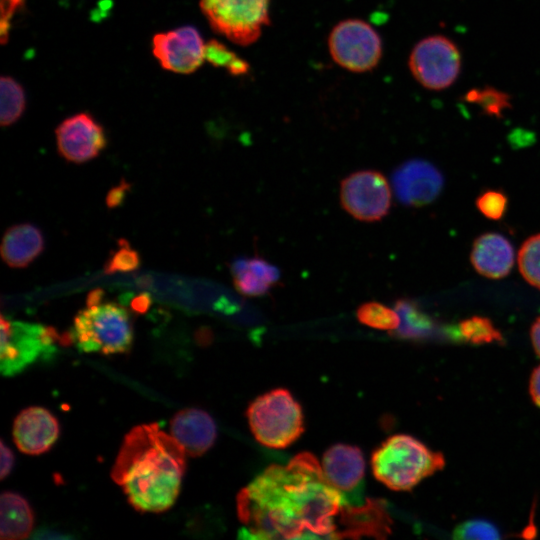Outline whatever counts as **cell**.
<instances>
[{
  "instance_id": "e575fe53",
  "label": "cell",
  "mask_w": 540,
  "mask_h": 540,
  "mask_svg": "<svg viewBox=\"0 0 540 540\" xmlns=\"http://www.w3.org/2000/svg\"><path fill=\"white\" fill-rule=\"evenodd\" d=\"M529 391L534 403L540 407V366L531 375Z\"/></svg>"
},
{
  "instance_id": "4dcf8cb0",
  "label": "cell",
  "mask_w": 540,
  "mask_h": 540,
  "mask_svg": "<svg viewBox=\"0 0 540 540\" xmlns=\"http://www.w3.org/2000/svg\"><path fill=\"white\" fill-rule=\"evenodd\" d=\"M454 536L458 539H496L498 531L491 523L483 520H471L456 528Z\"/></svg>"
},
{
  "instance_id": "74e56055",
  "label": "cell",
  "mask_w": 540,
  "mask_h": 540,
  "mask_svg": "<svg viewBox=\"0 0 540 540\" xmlns=\"http://www.w3.org/2000/svg\"><path fill=\"white\" fill-rule=\"evenodd\" d=\"M35 538L51 539V538H66V536L58 534L55 531L45 530V531H38Z\"/></svg>"
},
{
  "instance_id": "277c9868",
  "label": "cell",
  "mask_w": 540,
  "mask_h": 540,
  "mask_svg": "<svg viewBox=\"0 0 540 540\" xmlns=\"http://www.w3.org/2000/svg\"><path fill=\"white\" fill-rule=\"evenodd\" d=\"M70 339L82 352L126 353L133 342L130 315L114 302L87 304L74 318Z\"/></svg>"
},
{
  "instance_id": "2e32d148",
  "label": "cell",
  "mask_w": 540,
  "mask_h": 540,
  "mask_svg": "<svg viewBox=\"0 0 540 540\" xmlns=\"http://www.w3.org/2000/svg\"><path fill=\"white\" fill-rule=\"evenodd\" d=\"M12 435L21 452L39 455L48 451L58 439L59 424L47 409L28 407L15 418Z\"/></svg>"
},
{
  "instance_id": "83f0119b",
  "label": "cell",
  "mask_w": 540,
  "mask_h": 540,
  "mask_svg": "<svg viewBox=\"0 0 540 540\" xmlns=\"http://www.w3.org/2000/svg\"><path fill=\"white\" fill-rule=\"evenodd\" d=\"M459 330L464 340L473 344L501 341L502 336L493 323L485 317L473 316L461 322Z\"/></svg>"
},
{
  "instance_id": "ba28073f",
  "label": "cell",
  "mask_w": 540,
  "mask_h": 540,
  "mask_svg": "<svg viewBox=\"0 0 540 540\" xmlns=\"http://www.w3.org/2000/svg\"><path fill=\"white\" fill-rule=\"evenodd\" d=\"M328 49L337 65L356 73L374 69L383 52L378 32L361 19L337 23L329 34Z\"/></svg>"
},
{
  "instance_id": "5bb4252c",
  "label": "cell",
  "mask_w": 540,
  "mask_h": 540,
  "mask_svg": "<svg viewBox=\"0 0 540 540\" xmlns=\"http://www.w3.org/2000/svg\"><path fill=\"white\" fill-rule=\"evenodd\" d=\"M392 183L401 203L421 206L430 203L438 196L443 185V178L432 164L413 159L395 170Z\"/></svg>"
},
{
  "instance_id": "cb8c5ba5",
  "label": "cell",
  "mask_w": 540,
  "mask_h": 540,
  "mask_svg": "<svg viewBox=\"0 0 540 540\" xmlns=\"http://www.w3.org/2000/svg\"><path fill=\"white\" fill-rule=\"evenodd\" d=\"M464 100L479 106L484 114L497 118L512 107L511 96L492 86L472 88L464 95Z\"/></svg>"
},
{
  "instance_id": "603a6c76",
  "label": "cell",
  "mask_w": 540,
  "mask_h": 540,
  "mask_svg": "<svg viewBox=\"0 0 540 540\" xmlns=\"http://www.w3.org/2000/svg\"><path fill=\"white\" fill-rule=\"evenodd\" d=\"M0 123L10 126L16 122L25 109V93L22 86L9 76H2L0 83Z\"/></svg>"
},
{
  "instance_id": "d4e9b609",
  "label": "cell",
  "mask_w": 540,
  "mask_h": 540,
  "mask_svg": "<svg viewBox=\"0 0 540 540\" xmlns=\"http://www.w3.org/2000/svg\"><path fill=\"white\" fill-rule=\"evenodd\" d=\"M356 316L361 324L378 330L395 331L400 324L397 311L378 302L360 305Z\"/></svg>"
},
{
  "instance_id": "8992f818",
  "label": "cell",
  "mask_w": 540,
  "mask_h": 540,
  "mask_svg": "<svg viewBox=\"0 0 540 540\" xmlns=\"http://www.w3.org/2000/svg\"><path fill=\"white\" fill-rule=\"evenodd\" d=\"M211 27L230 41L247 46L270 22L269 0H200Z\"/></svg>"
},
{
  "instance_id": "d590c367",
  "label": "cell",
  "mask_w": 540,
  "mask_h": 540,
  "mask_svg": "<svg viewBox=\"0 0 540 540\" xmlns=\"http://www.w3.org/2000/svg\"><path fill=\"white\" fill-rule=\"evenodd\" d=\"M530 335L535 352L540 357V316L532 325Z\"/></svg>"
},
{
  "instance_id": "7402d4cb",
  "label": "cell",
  "mask_w": 540,
  "mask_h": 540,
  "mask_svg": "<svg viewBox=\"0 0 540 540\" xmlns=\"http://www.w3.org/2000/svg\"><path fill=\"white\" fill-rule=\"evenodd\" d=\"M395 310L399 314L400 324L395 334L401 338L418 339L428 336L432 331V322L416 305L409 300H398Z\"/></svg>"
},
{
  "instance_id": "4316f807",
  "label": "cell",
  "mask_w": 540,
  "mask_h": 540,
  "mask_svg": "<svg viewBox=\"0 0 540 540\" xmlns=\"http://www.w3.org/2000/svg\"><path fill=\"white\" fill-rule=\"evenodd\" d=\"M205 60L215 67L225 68L232 75H243L249 65L218 40H210L205 46Z\"/></svg>"
},
{
  "instance_id": "1f68e13d",
  "label": "cell",
  "mask_w": 540,
  "mask_h": 540,
  "mask_svg": "<svg viewBox=\"0 0 540 540\" xmlns=\"http://www.w3.org/2000/svg\"><path fill=\"white\" fill-rule=\"evenodd\" d=\"M23 3L24 0H1L0 38L2 44L8 41L11 19Z\"/></svg>"
},
{
  "instance_id": "f1b7e54d",
  "label": "cell",
  "mask_w": 540,
  "mask_h": 540,
  "mask_svg": "<svg viewBox=\"0 0 540 540\" xmlns=\"http://www.w3.org/2000/svg\"><path fill=\"white\" fill-rule=\"evenodd\" d=\"M118 243V249L111 254L104 266L106 274L132 271L140 265V257L137 251L132 249L124 239H120Z\"/></svg>"
},
{
  "instance_id": "f546056e",
  "label": "cell",
  "mask_w": 540,
  "mask_h": 540,
  "mask_svg": "<svg viewBox=\"0 0 540 540\" xmlns=\"http://www.w3.org/2000/svg\"><path fill=\"white\" fill-rule=\"evenodd\" d=\"M476 206L487 218L499 220L506 210L507 198L499 191H487L478 197Z\"/></svg>"
},
{
  "instance_id": "d6986e66",
  "label": "cell",
  "mask_w": 540,
  "mask_h": 540,
  "mask_svg": "<svg viewBox=\"0 0 540 540\" xmlns=\"http://www.w3.org/2000/svg\"><path fill=\"white\" fill-rule=\"evenodd\" d=\"M44 244L42 232L33 224L14 225L3 236L1 257L8 266L23 268L43 252Z\"/></svg>"
},
{
  "instance_id": "ffe728a7",
  "label": "cell",
  "mask_w": 540,
  "mask_h": 540,
  "mask_svg": "<svg viewBox=\"0 0 540 540\" xmlns=\"http://www.w3.org/2000/svg\"><path fill=\"white\" fill-rule=\"evenodd\" d=\"M231 273L235 288L249 297L266 294L280 279L279 269L258 256L235 259Z\"/></svg>"
},
{
  "instance_id": "3957f363",
  "label": "cell",
  "mask_w": 540,
  "mask_h": 540,
  "mask_svg": "<svg viewBox=\"0 0 540 540\" xmlns=\"http://www.w3.org/2000/svg\"><path fill=\"white\" fill-rule=\"evenodd\" d=\"M445 459L418 439L396 434L387 438L371 457L374 477L394 491H407L442 469Z\"/></svg>"
},
{
  "instance_id": "8fae6325",
  "label": "cell",
  "mask_w": 540,
  "mask_h": 540,
  "mask_svg": "<svg viewBox=\"0 0 540 540\" xmlns=\"http://www.w3.org/2000/svg\"><path fill=\"white\" fill-rule=\"evenodd\" d=\"M152 46L161 66L175 73H192L205 60L206 44L193 26L158 33L153 37Z\"/></svg>"
},
{
  "instance_id": "5b68a950",
  "label": "cell",
  "mask_w": 540,
  "mask_h": 540,
  "mask_svg": "<svg viewBox=\"0 0 540 540\" xmlns=\"http://www.w3.org/2000/svg\"><path fill=\"white\" fill-rule=\"evenodd\" d=\"M247 418L255 439L273 449L290 446L304 431L301 406L288 390L282 388L271 390L251 402Z\"/></svg>"
},
{
  "instance_id": "7c38bea8",
  "label": "cell",
  "mask_w": 540,
  "mask_h": 540,
  "mask_svg": "<svg viewBox=\"0 0 540 540\" xmlns=\"http://www.w3.org/2000/svg\"><path fill=\"white\" fill-rule=\"evenodd\" d=\"M55 134L60 155L77 164L95 158L106 146L103 127L88 113L66 118Z\"/></svg>"
},
{
  "instance_id": "d6a6232c",
  "label": "cell",
  "mask_w": 540,
  "mask_h": 540,
  "mask_svg": "<svg viewBox=\"0 0 540 540\" xmlns=\"http://www.w3.org/2000/svg\"><path fill=\"white\" fill-rule=\"evenodd\" d=\"M129 187V183L125 180H122L117 186L113 187L106 197L107 206L109 208L119 206L123 202Z\"/></svg>"
},
{
  "instance_id": "30bf717a",
  "label": "cell",
  "mask_w": 540,
  "mask_h": 540,
  "mask_svg": "<svg viewBox=\"0 0 540 540\" xmlns=\"http://www.w3.org/2000/svg\"><path fill=\"white\" fill-rule=\"evenodd\" d=\"M0 369L4 376L22 372L55 340L51 328L12 322L1 316Z\"/></svg>"
},
{
  "instance_id": "8d00e7d4",
  "label": "cell",
  "mask_w": 540,
  "mask_h": 540,
  "mask_svg": "<svg viewBox=\"0 0 540 540\" xmlns=\"http://www.w3.org/2000/svg\"><path fill=\"white\" fill-rule=\"evenodd\" d=\"M150 303V297L147 294H141L133 300L132 307L136 311L144 312L149 307Z\"/></svg>"
},
{
  "instance_id": "ac0fdd59",
  "label": "cell",
  "mask_w": 540,
  "mask_h": 540,
  "mask_svg": "<svg viewBox=\"0 0 540 540\" xmlns=\"http://www.w3.org/2000/svg\"><path fill=\"white\" fill-rule=\"evenodd\" d=\"M471 262L479 274L499 279L510 272L514 263V250L504 236L487 233L475 240Z\"/></svg>"
},
{
  "instance_id": "484cf974",
  "label": "cell",
  "mask_w": 540,
  "mask_h": 540,
  "mask_svg": "<svg viewBox=\"0 0 540 540\" xmlns=\"http://www.w3.org/2000/svg\"><path fill=\"white\" fill-rule=\"evenodd\" d=\"M518 265L524 279L540 289V234L523 243L518 253Z\"/></svg>"
},
{
  "instance_id": "e0dca14e",
  "label": "cell",
  "mask_w": 540,
  "mask_h": 540,
  "mask_svg": "<svg viewBox=\"0 0 540 540\" xmlns=\"http://www.w3.org/2000/svg\"><path fill=\"white\" fill-rule=\"evenodd\" d=\"M170 432L190 457L207 452L217 436L213 418L198 408H186L176 413L170 422Z\"/></svg>"
},
{
  "instance_id": "9a60e30c",
  "label": "cell",
  "mask_w": 540,
  "mask_h": 540,
  "mask_svg": "<svg viewBox=\"0 0 540 540\" xmlns=\"http://www.w3.org/2000/svg\"><path fill=\"white\" fill-rule=\"evenodd\" d=\"M391 526L385 503L379 499H367L365 504H343L334 539L363 536L383 539L391 533Z\"/></svg>"
},
{
  "instance_id": "9c48e42d",
  "label": "cell",
  "mask_w": 540,
  "mask_h": 540,
  "mask_svg": "<svg viewBox=\"0 0 540 540\" xmlns=\"http://www.w3.org/2000/svg\"><path fill=\"white\" fill-rule=\"evenodd\" d=\"M340 202L343 209L357 220L379 221L391 206L389 183L376 170L351 173L340 184Z\"/></svg>"
},
{
  "instance_id": "6da1fadb",
  "label": "cell",
  "mask_w": 540,
  "mask_h": 540,
  "mask_svg": "<svg viewBox=\"0 0 540 540\" xmlns=\"http://www.w3.org/2000/svg\"><path fill=\"white\" fill-rule=\"evenodd\" d=\"M344 504L314 455L303 452L285 465L273 464L237 496L248 539L334 538L335 517Z\"/></svg>"
},
{
  "instance_id": "836d02e7",
  "label": "cell",
  "mask_w": 540,
  "mask_h": 540,
  "mask_svg": "<svg viewBox=\"0 0 540 540\" xmlns=\"http://www.w3.org/2000/svg\"><path fill=\"white\" fill-rule=\"evenodd\" d=\"M0 454H1V466H0V478H6L13 469L14 455L9 447L5 445L3 441L0 442Z\"/></svg>"
},
{
  "instance_id": "4fadbf2b",
  "label": "cell",
  "mask_w": 540,
  "mask_h": 540,
  "mask_svg": "<svg viewBox=\"0 0 540 540\" xmlns=\"http://www.w3.org/2000/svg\"><path fill=\"white\" fill-rule=\"evenodd\" d=\"M322 469L329 483L341 493L344 504H360L365 461L358 447L347 444L331 446L323 455Z\"/></svg>"
},
{
  "instance_id": "7a4b0ae2",
  "label": "cell",
  "mask_w": 540,
  "mask_h": 540,
  "mask_svg": "<svg viewBox=\"0 0 540 540\" xmlns=\"http://www.w3.org/2000/svg\"><path fill=\"white\" fill-rule=\"evenodd\" d=\"M185 450L157 423L132 428L125 436L111 477L139 512H162L178 497L185 472Z\"/></svg>"
},
{
  "instance_id": "44dd1931",
  "label": "cell",
  "mask_w": 540,
  "mask_h": 540,
  "mask_svg": "<svg viewBox=\"0 0 540 540\" xmlns=\"http://www.w3.org/2000/svg\"><path fill=\"white\" fill-rule=\"evenodd\" d=\"M34 516L25 498L5 491L0 498V538L19 540L27 538L33 528Z\"/></svg>"
},
{
  "instance_id": "52a82bcc",
  "label": "cell",
  "mask_w": 540,
  "mask_h": 540,
  "mask_svg": "<svg viewBox=\"0 0 540 540\" xmlns=\"http://www.w3.org/2000/svg\"><path fill=\"white\" fill-rule=\"evenodd\" d=\"M408 66L421 86L440 91L449 88L459 77L462 56L453 40L444 35H431L413 47Z\"/></svg>"
}]
</instances>
